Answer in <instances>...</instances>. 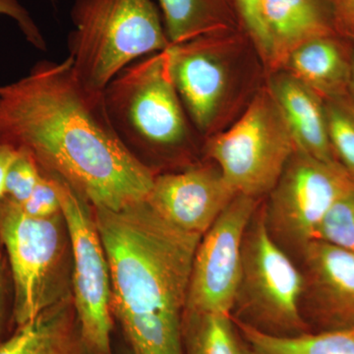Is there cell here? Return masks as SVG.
Instances as JSON below:
<instances>
[{
    "mask_svg": "<svg viewBox=\"0 0 354 354\" xmlns=\"http://www.w3.org/2000/svg\"><path fill=\"white\" fill-rule=\"evenodd\" d=\"M0 137L93 208L118 211L145 201L155 179L121 143L102 93L83 87L69 57L41 60L19 80L0 86Z\"/></svg>",
    "mask_w": 354,
    "mask_h": 354,
    "instance_id": "6da1fadb",
    "label": "cell"
},
{
    "mask_svg": "<svg viewBox=\"0 0 354 354\" xmlns=\"http://www.w3.org/2000/svg\"><path fill=\"white\" fill-rule=\"evenodd\" d=\"M93 209L108 258L111 311L133 354H185L183 313L202 236L174 227L146 200Z\"/></svg>",
    "mask_w": 354,
    "mask_h": 354,
    "instance_id": "7a4b0ae2",
    "label": "cell"
},
{
    "mask_svg": "<svg viewBox=\"0 0 354 354\" xmlns=\"http://www.w3.org/2000/svg\"><path fill=\"white\" fill-rule=\"evenodd\" d=\"M70 18L67 57L79 82L97 94L128 65L171 46L153 0H74Z\"/></svg>",
    "mask_w": 354,
    "mask_h": 354,
    "instance_id": "3957f363",
    "label": "cell"
},
{
    "mask_svg": "<svg viewBox=\"0 0 354 354\" xmlns=\"http://www.w3.org/2000/svg\"><path fill=\"white\" fill-rule=\"evenodd\" d=\"M102 97L114 132L142 164L147 156L183 152L189 145V125L172 81L167 48L128 65Z\"/></svg>",
    "mask_w": 354,
    "mask_h": 354,
    "instance_id": "277c9868",
    "label": "cell"
},
{
    "mask_svg": "<svg viewBox=\"0 0 354 354\" xmlns=\"http://www.w3.org/2000/svg\"><path fill=\"white\" fill-rule=\"evenodd\" d=\"M0 241L12 277L14 328L72 299L71 242L62 213L32 218L3 196Z\"/></svg>",
    "mask_w": 354,
    "mask_h": 354,
    "instance_id": "5b68a950",
    "label": "cell"
},
{
    "mask_svg": "<svg viewBox=\"0 0 354 354\" xmlns=\"http://www.w3.org/2000/svg\"><path fill=\"white\" fill-rule=\"evenodd\" d=\"M207 151L237 195L259 199L274 189L297 146L269 91L256 95L234 127L209 142Z\"/></svg>",
    "mask_w": 354,
    "mask_h": 354,
    "instance_id": "8992f818",
    "label": "cell"
},
{
    "mask_svg": "<svg viewBox=\"0 0 354 354\" xmlns=\"http://www.w3.org/2000/svg\"><path fill=\"white\" fill-rule=\"evenodd\" d=\"M72 251V300L88 354H113L111 274L93 207L53 174Z\"/></svg>",
    "mask_w": 354,
    "mask_h": 354,
    "instance_id": "52a82bcc",
    "label": "cell"
},
{
    "mask_svg": "<svg viewBox=\"0 0 354 354\" xmlns=\"http://www.w3.org/2000/svg\"><path fill=\"white\" fill-rule=\"evenodd\" d=\"M304 274L272 236L265 211L256 212L241 250V272L235 305L274 329L304 330L300 300Z\"/></svg>",
    "mask_w": 354,
    "mask_h": 354,
    "instance_id": "ba28073f",
    "label": "cell"
},
{
    "mask_svg": "<svg viewBox=\"0 0 354 354\" xmlns=\"http://www.w3.org/2000/svg\"><path fill=\"white\" fill-rule=\"evenodd\" d=\"M354 183L339 164H327L297 150L270 192L265 212L272 234L304 248L317 228Z\"/></svg>",
    "mask_w": 354,
    "mask_h": 354,
    "instance_id": "9c48e42d",
    "label": "cell"
},
{
    "mask_svg": "<svg viewBox=\"0 0 354 354\" xmlns=\"http://www.w3.org/2000/svg\"><path fill=\"white\" fill-rule=\"evenodd\" d=\"M259 199L236 195L203 235L193 260L184 312L230 315L241 272V250L247 227Z\"/></svg>",
    "mask_w": 354,
    "mask_h": 354,
    "instance_id": "30bf717a",
    "label": "cell"
},
{
    "mask_svg": "<svg viewBox=\"0 0 354 354\" xmlns=\"http://www.w3.org/2000/svg\"><path fill=\"white\" fill-rule=\"evenodd\" d=\"M236 195L220 169L200 167L157 174L146 201L174 227L203 236Z\"/></svg>",
    "mask_w": 354,
    "mask_h": 354,
    "instance_id": "8fae6325",
    "label": "cell"
},
{
    "mask_svg": "<svg viewBox=\"0 0 354 354\" xmlns=\"http://www.w3.org/2000/svg\"><path fill=\"white\" fill-rule=\"evenodd\" d=\"M216 34L171 44L167 48L177 93L190 120L202 132L213 125L227 88V71L216 55Z\"/></svg>",
    "mask_w": 354,
    "mask_h": 354,
    "instance_id": "7c38bea8",
    "label": "cell"
},
{
    "mask_svg": "<svg viewBox=\"0 0 354 354\" xmlns=\"http://www.w3.org/2000/svg\"><path fill=\"white\" fill-rule=\"evenodd\" d=\"M301 252L305 292L319 319L329 330L353 328L354 254L319 239L308 242Z\"/></svg>",
    "mask_w": 354,
    "mask_h": 354,
    "instance_id": "4fadbf2b",
    "label": "cell"
},
{
    "mask_svg": "<svg viewBox=\"0 0 354 354\" xmlns=\"http://www.w3.org/2000/svg\"><path fill=\"white\" fill-rule=\"evenodd\" d=\"M262 10L272 68L283 67L302 44L337 31L327 0H263Z\"/></svg>",
    "mask_w": 354,
    "mask_h": 354,
    "instance_id": "5bb4252c",
    "label": "cell"
},
{
    "mask_svg": "<svg viewBox=\"0 0 354 354\" xmlns=\"http://www.w3.org/2000/svg\"><path fill=\"white\" fill-rule=\"evenodd\" d=\"M270 92L283 114L297 150L327 164H339L330 143L322 97L288 72L274 77Z\"/></svg>",
    "mask_w": 354,
    "mask_h": 354,
    "instance_id": "9a60e30c",
    "label": "cell"
},
{
    "mask_svg": "<svg viewBox=\"0 0 354 354\" xmlns=\"http://www.w3.org/2000/svg\"><path fill=\"white\" fill-rule=\"evenodd\" d=\"M0 354H88L69 299L50 307L0 339Z\"/></svg>",
    "mask_w": 354,
    "mask_h": 354,
    "instance_id": "2e32d148",
    "label": "cell"
},
{
    "mask_svg": "<svg viewBox=\"0 0 354 354\" xmlns=\"http://www.w3.org/2000/svg\"><path fill=\"white\" fill-rule=\"evenodd\" d=\"M283 68L324 101L344 97L348 92L351 57L344 55L334 35L298 46L286 59Z\"/></svg>",
    "mask_w": 354,
    "mask_h": 354,
    "instance_id": "e0dca14e",
    "label": "cell"
},
{
    "mask_svg": "<svg viewBox=\"0 0 354 354\" xmlns=\"http://www.w3.org/2000/svg\"><path fill=\"white\" fill-rule=\"evenodd\" d=\"M171 44L225 32L241 24L234 0H158Z\"/></svg>",
    "mask_w": 354,
    "mask_h": 354,
    "instance_id": "ac0fdd59",
    "label": "cell"
},
{
    "mask_svg": "<svg viewBox=\"0 0 354 354\" xmlns=\"http://www.w3.org/2000/svg\"><path fill=\"white\" fill-rule=\"evenodd\" d=\"M234 323L252 354H354V327L281 335L243 321Z\"/></svg>",
    "mask_w": 354,
    "mask_h": 354,
    "instance_id": "d6986e66",
    "label": "cell"
},
{
    "mask_svg": "<svg viewBox=\"0 0 354 354\" xmlns=\"http://www.w3.org/2000/svg\"><path fill=\"white\" fill-rule=\"evenodd\" d=\"M184 353L252 354L227 314L184 312Z\"/></svg>",
    "mask_w": 354,
    "mask_h": 354,
    "instance_id": "ffe728a7",
    "label": "cell"
},
{
    "mask_svg": "<svg viewBox=\"0 0 354 354\" xmlns=\"http://www.w3.org/2000/svg\"><path fill=\"white\" fill-rule=\"evenodd\" d=\"M324 102L333 153L354 183V104L344 97Z\"/></svg>",
    "mask_w": 354,
    "mask_h": 354,
    "instance_id": "44dd1931",
    "label": "cell"
},
{
    "mask_svg": "<svg viewBox=\"0 0 354 354\" xmlns=\"http://www.w3.org/2000/svg\"><path fill=\"white\" fill-rule=\"evenodd\" d=\"M315 239L354 254V187L333 205L317 228Z\"/></svg>",
    "mask_w": 354,
    "mask_h": 354,
    "instance_id": "7402d4cb",
    "label": "cell"
},
{
    "mask_svg": "<svg viewBox=\"0 0 354 354\" xmlns=\"http://www.w3.org/2000/svg\"><path fill=\"white\" fill-rule=\"evenodd\" d=\"M41 176L36 160L29 153L18 151L17 157L6 174L4 196L22 206L31 196Z\"/></svg>",
    "mask_w": 354,
    "mask_h": 354,
    "instance_id": "603a6c76",
    "label": "cell"
},
{
    "mask_svg": "<svg viewBox=\"0 0 354 354\" xmlns=\"http://www.w3.org/2000/svg\"><path fill=\"white\" fill-rule=\"evenodd\" d=\"M263 0H234L241 27L264 62H269L270 44L262 10Z\"/></svg>",
    "mask_w": 354,
    "mask_h": 354,
    "instance_id": "cb8c5ba5",
    "label": "cell"
},
{
    "mask_svg": "<svg viewBox=\"0 0 354 354\" xmlns=\"http://www.w3.org/2000/svg\"><path fill=\"white\" fill-rule=\"evenodd\" d=\"M20 207L32 218H48L62 214V205L53 179L41 172L31 196Z\"/></svg>",
    "mask_w": 354,
    "mask_h": 354,
    "instance_id": "d4e9b609",
    "label": "cell"
},
{
    "mask_svg": "<svg viewBox=\"0 0 354 354\" xmlns=\"http://www.w3.org/2000/svg\"><path fill=\"white\" fill-rule=\"evenodd\" d=\"M0 15L10 18L17 24L26 39L34 48L46 50V41L43 32L32 19L31 14L18 0H0Z\"/></svg>",
    "mask_w": 354,
    "mask_h": 354,
    "instance_id": "484cf974",
    "label": "cell"
},
{
    "mask_svg": "<svg viewBox=\"0 0 354 354\" xmlns=\"http://www.w3.org/2000/svg\"><path fill=\"white\" fill-rule=\"evenodd\" d=\"M13 301L12 277L6 250L0 241V339L9 324L14 328Z\"/></svg>",
    "mask_w": 354,
    "mask_h": 354,
    "instance_id": "4316f807",
    "label": "cell"
},
{
    "mask_svg": "<svg viewBox=\"0 0 354 354\" xmlns=\"http://www.w3.org/2000/svg\"><path fill=\"white\" fill-rule=\"evenodd\" d=\"M337 31L354 37V0H327Z\"/></svg>",
    "mask_w": 354,
    "mask_h": 354,
    "instance_id": "83f0119b",
    "label": "cell"
},
{
    "mask_svg": "<svg viewBox=\"0 0 354 354\" xmlns=\"http://www.w3.org/2000/svg\"><path fill=\"white\" fill-rule=\"evenodd\" d=\"M17 155L18 150L0 137V199L4 196V183L7 171Z\"/></svg>",
    "mask_w": 354,
    "mask_h": 354,
    "instance_id": "f1b7e54d",
    "label": "cell"
},
{
    "mask_svg": "<svg viewBox=\"0 0 354 354\" xmlns=\"http://www.w3.org/2000/svg\"><path fill=\"white\" fill-rule=\"evenodd\" d=\"M348 93L354 104V50L351 55V78H349Z\"/></svg>",
    "mask_w": 354,
    "mask_h": 354,
    "instance_id": "f546056e",
    "label": "cell"
}]
</instances>
